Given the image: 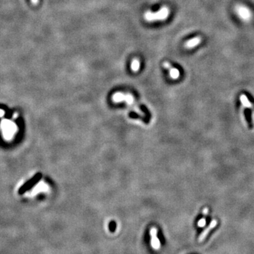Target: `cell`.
I'll return each mask as SVG.
<instances>
[{
  "instance_id": "6",
  "label": "cell",
  "mask_w": 254,
  "mask_h": 254,
  "mask_svg": "<svg viewBox=\"0 0 254 254\" xmlns=\"http://www.w3.org/2000/svg\"><path fill=\"white\" fill-rule=\"evenodd\" d=\"M201 42V38L200 37H196V38H193V39H190L188 41H187L185 43V47L188 48V49H190V48H193L196 47V45L199 44Z\"/></svg>"
},
{
  "instance_id": "13",
  "label": "cell",
  "mask_w": 254,
  "mask_h": 254,
  "mask_svg": "<svg viewBox=\"0 0 254 254\" xmlns=\"http://www.w3.org/2000/svg\"><path fill=\"white\" fill-rule=\"evenodd\" d=\"M205 219H202L199 221V225L200 226V227H203V226L205 225Z\"/></svg>"
},
{
  "instance_id": "7",
  "label": "cell",
  "mask_w": 254,
  "mask_h": 254,
  "mask_svg": "<svg viewBox=\"0 0 254 254\" xmlns=\"http://www.w3.org/2000/svg\"><path fill=\"white\" fill-rule=\"evenodd\" d=\"M168 70L170 71V75L171 78H172L173 79H176V78H179V72L178 69H175V68L170 67V69H169Z\"/></svg>"
},
{
  "instance_id": "9",
  "label": "cell",
  "mask_w": 254,
  "mask_h": 254,
  "mask_svg": "<svg viewBox=\"0 0 254 254\" xmlns=\"http://www.w3.org/2000/svg\"><path fill=\"white\" fill-rule=\"evenodd\" d=\"M245 112H246L245 113L246 117V119H247V121H248V123H249L250 127H251V110L250 109H247V110H246Z\"/></svg>"
},
{
  "instance_id": "8",
  "label": "cell",
  "mask_w": 254,
  "mask_h": 254,
  "mask_svg": "<svg viewBox=\"0 0 254 254\" xmlns=\"http://www.w3.org/2000/svg\"><path fill=\"white\" fill-rule=\"evenodd\" d=\"M139 68H140V61L137 59H134L131 63V70L136 72L139 70Z\"/></svg>"
},
{
  "instance_id": "3",
  "label": "cell",
  "mask_w": 254,
  "mask_h": 254,
  "mask_svg": "<svg viewBox=\"0 0 254 254\" xmlns=\"http://www.w3.org/2000/svg\"><path fill=\"white\" fill-rule=\"evenodd\" d=\"M236 10L241 19L247 21L251 18V13L250 12L249 9H248L244 6H238L236 7Z\"/></svg>"
},
{
  "instance_id": "2",
  "label": "cell",
  "mask_w": 254,
  "mask_h": 254,
  "mask_svg": "<svg viewBox=\"0 0 254 254\" xmlns=\"http://www.w3.org/2000/svg\"><path fill=\"white\" fill-rule=\"evenodd\" d=\"M112 100H114L116 103H118V102H122V101H126L127 104L129 105L133 106L135 110H136L140 114H143V111L139 109V107L134 102V97L131 95V94H124L122 93H114L112 96Z\"/></svg>"
},
{
  "instance_id": "10",
  "label": "cell",
  "mask_w": 254,
  "mask_h": 254,
  "mask_svg": "<svg viewBox=\"0 0 254 254\" xmlns=\"http://www.w3.org/2000/svg\"><path fill=\"white\" fill-rule=\"evenodd\" d=\"M241 101H242L243 105H245V106H246V107H250L251 106L250 103H249V102L248 101L247 98H246V97L244 95H242L241 96Z\"/></svg>"
},
{
  "instance_id": "14",
  "label": "cell",
  "mask_w": 254,
  "mask_h": 254,
  "mask_svg": "<svg viewBox=\"0 0 254 254\" xmlns=\"http://www.w3.org/2000/svg\"><path fill=\"white\" fill-rule=\"evenodd\" d=\"M32 1V4H37V3L38 2V0H31Z\"/></svg>"
},
{
  "instance_id": "4",
  "label": "cell",
  "mask_w": 254,
  "mask_h": 254,
  "mask_svg": "<svg viewBox=\"0 0 254 254\" xmlns=\"http://www.w3.org/2000/svg\"><path fill=\"white\" fill-rule=\"evenodd\" d=\"M157 230L155 227H153L151 230V245L155 250H158L160 246L159 240L157 236Z\"/></svg>"
},
{
  "instance_id": "11",
  "label": "cell",
  "mask_w": 254,
  "mask_h": 254,
  "mask_svg": "<svg viewBox=\"0 0 254 254\" xmlns=\"http://www.w3.org/2000/svg\"><path fill=\"white\" fill-rule=\"evenodd\" d=\"M163 66H164V67H165V69H170V67H172L171 64H170V63H169L168 61H165V62L163 63Z\"/></svg>"
},
{
  "instance_id": "1",
  "label": "cell",
  "mask_w": 254,
  "mask_h": 254,
  "mask_svg": "<svg viewBox=\"0 0 254 254\" xmlns=\"http://www.w3.org/2000/svg\"><path fill=\"white\" fill-rule=\"evenodd\" d=\"M170 14V10L167 7H162L160 10L155 13H153L151 11L145 12L144 14V18L147 21H164L166 20Z\"/></svg>"
},
{
  "instance_id": "5",
  "label": "cell",
  "mask_w": 254,
  "mask_h": 254,
  "mask_svg": "<svg viewBox=\"0 0 254 254\" xmlns=\"http://www.w3.org/2000/svg\"><path fill=\"white\" fill-rule=\"evenodd\" d=\"M217 223H218V222H217L216 220H213L211 222V223H210V225H209L208 227H207L205 230L203 231L202 233L201 234V235H200V236H199V241H200V242H201V241H203V240H205V238H206V236H207V234H208L210 233V231H211L213 228H215V227H216Z\"/></svg>"
},
{
  "instance_id": "12",
  "label": "cell",
  "mask_w": 254,
  "mask_h": 254,
  "mask_svg": "<svg viewBox=\"0 0 254 254\" xmlns=\"http://www.w3.org/2000/svg\"><path fill=\"white\" fill-rule=\"evenodd\" d=\"M115 223L114 222H111L109 225V230H110L111 232H114L115 230Z\"/></svg>"
}]
</instances>
